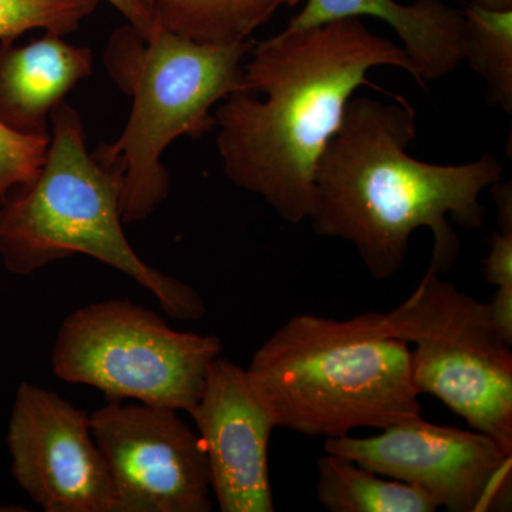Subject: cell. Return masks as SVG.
I'll use <instances>...</instances> for the list:
<instances>
[{
    "mask_svg": "<svg viewBox=\"0 0 512 512\" xmlns=\"http://www.w3.org/2000/svg\"><path fill=\"white\" fill-rule=\"evenodd\" d=\"M45 32L25 45L0 42V119L13 130L50 136V114L93 73L89 47Z\"/></svg>",
    "mask_w": 512,
    "mask_h": 512,
    "instance_id": "4fadbf2b",
    "label": "cell"
},
{
    "mask_svg": "<svg viewBox=\"0 0 512 512\" xmlns=\"http://www.w3.org/2000/svg\"><path fill=\"white\" fill-rule=\"evenodd\" d=\"M117 512H210L204 444L177 410L109 400L90 414Z\"/></svg>",
    "mask_w": 512,
    "mask_h": 512,
    "instance_id": "9c48e42d",
    "label": "cell"
},
{
    "mask_svg": "<svg viewBox=\"0 0 512 512\" xmlns=\"http://www.w3.org/2000/svg\"><path fill=\"white\" fill-rule=\"evenodd\" d=\"M488 308L495 325L512 345V286L497 288L493 299L488 303Z\"/></svg>",
    "mask_w": 512,
    "mask_h": 512,
    "instance_id": "44dd1931",
    "label": "cell"
},
{
    "mask_svg": "<svg viewBox=\"0 0 512 512\" xmlns=\"http://www.w3.org/2000/svg\"><path fill=\"white\" fill-rule=\"evenodd\" d=\"M245 370L275 427L303 436L336 439L421 417L412 350L384 332L380 312L292 316Z\"/></svg>",
    "mask_w": 512,
    "mask_h": 512,
    "instance_id": "3957f363",
    "label": "cell"
},
{
    "mask_svg": "<svg viewBox=\"0 0 512 512\" xmlns=\"http://www.w3.org/2000/svg\"><path fill=\"white\" fill-rule=\"evenodd\" d=\"M484 278L497 288L512 286V229H498L491 237Z\"/></svg>",
    "mask_w": 512,
    "mask_h": 512,
    "instance_id": "d6986e66",
    "label": "cell"
},
{
    "mask_svg": "<svg viewBox=\"0 0 512 512\" xmlns=\"http://www.w3.org/2000/svg\"><path fill=\"white\" fill-rule=\"evenodd\" d=\"M222 349L218 336L180 332L144 306L109 299L63 320L52 366L64 382L96 387L109 400L190 414Z\"/></svg>",
    "mask_w": 512,
    "mask_h": 512,
    "instance_id": "52a82bcc",
    "label": "cell"
},
{
    "mask_svg": "<svg viewBox=\"0 0 512 512\" xmlns=\"http://www.w3.org/2000/svg\"><path fill=\"white\" fill-rule=\"evenodd\" d=\"M326 453V451H325ZM316 494L332 512H434L439 505L419 488L379 474L349 458L326 453L318 460Z\"/></svg>",
    "mask_w": 512,
    "mask_h": 512,
    "instance_id": "9a60e30c",
    "label": "cell"
},
{
    "mask_svg": "<svg viewBox=\"0 0 512 512\" xmlns=\"http://www.w3.org/2000/svg\"><path fill=\"white\" fill-rule=\"evenodd\" d=\"M382 328L412 350L413 382L512 454L511 343L488 303L427 269Z\"/></svg>",
    "mask_w": 512,
    "mask_h": 512,
    "instance_id": "8992f818",
    "label": "cell"
},
{
    "mask_svg": "<svg viewBox=\"0 0 512 512\" xmlns=\"http://www.w3.org/2000/svg\"><path fill=\"white\" fill-rule=\"evenodd\" d=\"M190 416L204 444L220 510L274 511L269 440L276 427L252 392L247 370L221 356L215 359Z\"/></svg>",
    "mask_w": 512,
    "mask_h": 512,
    "instance_id": "8fae6325",
    "label": "cell"
},
{
    "mask_svg": "<svg viewBox=\"0 0 512 512\" xmlns=\"http://www.w3.org/2000/svg\"><path fill=\"white\" fill-rule=\"evenodd\" d=\"M247 59L245 92L214 111L222 167L281 220L301 224L311 215L320 158L349 101L372 86L367 73L397 67L414 79L413 64L402 47L356 18L278 33L254 43Z\"/></svg>",
    "mask_w": 512,
    "mask_h": 512,
    "instance_id": "6da1fadb",
    "label": "cell"
},
{
    "mask_svg": "<svg viewBox=\"0 0 512 512\" xmlns=\"http://www.w3.org/2000/svg\"><path fill=\"white\" fill-rule=\"evenodd\" d=\"M49 141L50 136L20 133L0 119V201L36 177L45 161Z\"/></svg>",
    "mask_w": 512,
    "mask_h": 512,
    "instance_id": "ac0fdd59",
    "label": "cell"
},
{
    "mask_svg": "<svg viewBox=\"0 0 512 512\" xmlns=\"http://www.w3.org/2000/svg\"><path fill=\"white\" fill-rule=\"evenodd\" d=\"M464 13V62L485 82L488 101L512 113V9L470 2Z\"/></svg>",
    "mask_w": 512,
    "mask_h": 512,
    "instance_id": "2e32d148",
    "label": "cell"
},
{
    "mask_svg": "<svg viewBox=\"0 0 512 512\" xmlns=\"http://www.w3.org/2000/svg\"><path fill=\"white\" fill-rule=\"evenodd\" d=\"M416 120L403 96L353 97L316 170L313 228L352 245L376 281L402 269L410 238L423 228L433 234L430 271H450L461 249L451 222L470 231L483 228L481 194L503 180V165L493 154L464 164L410 156Z\"/></svg>",
    "mask_w": 512,
    "mask_h": 512,
    "instance_id": "7a4b0ae2",
    "label": "cell"
},
{
    "mask_svg": "<svg viewBox=\"0 0 512 512\" xmlns=\"http://www.w3.org/2000/svg\"><path fill=\"white\" fill-rule=\"evenodd\" d=\"M363 16L383 20L396 32L421 86L453 73L464 62L463 10L443 0H416L410 5L396 0H306L282 32Z\"/></svg>",
    "mask_w": 512,
    "mask_h": 512,
    "instance_id": "7c38bea8",
    "label": "cell"
},
{
    "mask_svg": "<svg viewBox=\"0 0 512 512\" xmlns=\"http://www.w3.org/2000/svg\"><path fill=\"white\" fill-rule=\"evenodd\" d=\"M101 0H0V42L30 30L66 36L92 16Z\"/></svg>",
    "mask_w": 512,
    "mask_h": 512,
    "instance_id": "e0dca14e",
    "label": "cell"
},
{
    "mask_svg": "<svg viewBox=\"0 0 512 512\" xmlns=\"http://www.w3.org/2000/svg\"><path fill=\"white\" fill-rule=\"evenodd\" d=\"M254 43L195 42L158 25L144 37L128 23L110 37L104 66L133 107L119 138L94 156L120 180L124 224L146 221L167 200L165 150L180 137L204 136L215 128L212 109L245 92Z\"/></svg>",
    "mask_w": 512,
    "mask_h": 512,
    "instance_id": "5b68a950",
    "label": "cell"
},
{
    "mask_svg": "<svg viewBox=\"0 0 512 512\" xmlns=\"http://www.w3.org/2000/svg\"><path fill=\"white\" fill-rule=\"evenodd\" d=\"M12 476L46 512H117L90 414L52 390L22 382L10 413Z\"/></svg>",
    "mask_w": 512,
    "mask_h": 512,
    "instance_id": "30bf717a",
    "label": "cell"
},
{
    "mask_svg": "<svg viewBox=\"0 0 512 512\" xmlns=\"http://www.w3.org/2000/svg\"><path fill=\"white\" fill-rule=\"evenodd\" d=\"M126 18L128 25L133 26L144 37H148L157 28L153 10L146 0H104Z\"/></svg>",
    "mask_w": 512,
    "mask_h": 512,
    "instance_id": "ffe728a7",
    "label": "cell"
},
{
    "mask_svg": "<svg viewBox=\"0 0 512 512\" xmlns=\"http://www.w3.org/2000/svg\"><path fill=\"white\" fill-rule=\"evenodd\" d=\"M491 9H512V0H471Z\"/></svg>",
    "mask_w": 512,
    "mask_h": 512,
    "instance_id": "7402d4cb",
    "label": "cell"
},
{
    "mask_svg": "<svg viewBox=\"0 0 512 512\" xmlns=\"http://www.w3.org/2000/svg\"><path fill=\"white\" fill-rule=\"evenodd\" d=\"M121 183L87 148L82 117L63 101L50 114V141L39 173L0 201V258L28 276L74 255L123 272L178 320L207 312L192 286L146 264L124 234Z\"/></svg>",
    "mask_w": 512,
    "mask_h": 512,
    "instance_id": "277c9868",
    "label": "cell"
},
{
    "mask_svg": "<svg viewBox=\"0 0 512 512\" xmlns=\"http://www.w3.org/2000/svg\"><path fill=\"white\" fill-rule=\"evenodd\" d=\"M325 451L419 488L447 511L511 507L512 454L477 430L417 417L386 427L377 436L326 439Z\"/></svg>",
    "mask_w": 512,
    "mask_h": 512,
    "instance_id": "ba28073f",
    "label": "cell"
},
{
    "mask_svg": "<svg viewBox=\"0 0 512 512\" xmlns=\"http://www.w3.org/2000/svg\"><path fill=\"white\" fill-rule=\"evenodd\" d=\"M160 28L201 43H239L301 0H146Z\"/></svg>",
    "mask_w": 512,
    "mask_h": 512,
    "instance_id": "5bb4252c",
    "label": "cell"
}]
</instances>
